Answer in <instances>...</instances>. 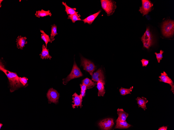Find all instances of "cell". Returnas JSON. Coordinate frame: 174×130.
I'll use <instances>...</instances> for the list:
<instances>
[{
	"label": "cell",
	"mask_w": 174,
	"mask_h": 130,
	"mask_svg": "<svg viewBox=\"0 0 174 130\" xmlns=\"http://www.w3.org/2000/svg\"><path fill=\"white\" fill-rule=\"evenodd\" d=\"M0 70L5 74L8 79L11 92H13L23 86L20 83L19 80V77L17 73L7 70L1 60L0 63Z\"/></svg>",
	"instance_id": "1"
},
{
	"label": "cell",
	"mask_w": 174,
	"mask_h": 130,
	"mask_svg": "<svg viewBox=\"0 0 174 130\" xmlns=\"http://www.w3.org/2000/svg\"><path fill=\"white\" fill-rule=\"evenodd\" d=\"M162 34L166 37H170L174 34V22L173 20L165 21L162 26Z\"/></svg>",
	"instance_id": "2"
},
{
	"label": "cell",
	"mask_w": 174,
	"mask_h": 130,
	"mask_svg": "<svg viewBox=\"0 0 174 130\" xmlns=\"http://www.w3.org/2000/svg\"><path fill=\"white\" fill-rule=\"evenodd\" d=\"M101 2L102 8L106 13L107 15H112L116 8L115 2L111 0H101Z\"/></svg>",
	"instance_id": "3"
},
{
	"label": "cell",
	"mask_w": 174,
	"mask_h": 130,
	"mask_svg": "<svg viewBox=\"0 0 174 130\" xmlns=\"http://www.w3.org/2000/svg\"><path fill=\"white\" fill-rule=\"evenodd\" d=\"M83 76L82 73L74 61L70 73L66 78L63 79V84L65 85H66L68 82L71 79Z\"/></svg>",
	"instance_id": "4"
},
{
	"label": "cell",
	"mask_w": 174,
	"mask_h": 130,
	"mask_svg": "<svg viewBox=\"0 0 174 130\" xmlns=\"http://www.w3.org/2000/svg\"><path fill=\"white\" fill-rule=\"evenodd\" d=\"M143 46L148 49L153 44L152 36L149 28H147L145 32L141 37Z\"/></svg>",
	"instance_id": "5"
},
{
	"label": "cell",
	"mask_w": 174,
	"mask_h": 130,
	"mask_svg": "<svg viewBox=\"0 0 174 130\" xmlns=\"http://www.w3.org/2000/svg\"><path fill=\"white\" fill-rule=\"evenodd\" d=\"M81 66L83 67L84 70L88 72L91 76L96 69V66L93 63L83 57L81 58Z\"/></svg>",
	"instance_id": "6"
},
{
	"label": "cell",
	"mask_w": 174,
	"mask_h": 130,
	"mask_svg": "<svg viewBox=\"0 0 174 130\" xmlns=\"http://www.w3.org/2000/svg\"><path fill=\"white\" fill-rule=\"evenodd\" d=\"M142 6L140 7L139 11L142 14L143 16L148 14L152 10L153 4L150 1L142 0Z\"/></svg>",
	"instance_id": "7"
},
{
	"label": "cell",
	"mask_w": 174,
	"mask_h": 130,
	"mask_svg": "<svg viewBox=\"0 0 174 130\" xmlns=\"http://www.w3.org/2000/svg\"><path fill=\"white\" fill-rule=\"evenodd\" d=\"M49 103L57 104L58 102L59 94L57 91L52 88L49 89L47 94Z\"/></svg>",
	"instance_id": "8"
},
{
	"label": "cell",
	"mask_w": 174,
	"mask_h": 130,
	"mask_svg": "<svg viewBox=\"0 0 174 130\" xmlns=\"http://www.w3.org/2000/svg\"><path fill=\"white\" fill-rule=\"evenodd\" d=\"M114 124L113 119L108 118L103 119L100 121L98 125L101 129L110 130Z\"/></svg>",
	"instance_id": "9"
},
{
	"label": "cell",
	"mask_w": 174,
	"mask_h": 130,
	"mask_svg": "<svg viewBox=\"0 0 174 130\" xmlns=\"http://www.w3.org/2000/svg\"><path fill=\"white\" fill-rule=\"evenodd\" d=\"M160 78L159 80L162 82L169 84L171 87V90L174 94V84L171 79L168 77L166 72L164 71L161 73V75L159 77Z\"/></svg>",
	"instance_id": "10"
},
{
	"label": "cell",
	"mask_w": 174,
	"mask_h": 130,
	"mask_svg": "<svg viewBox=\"0 0 174 130\" xmlns=\"http://www.w3.org/2000/svg\"><path fill=\"white\" fill-rule=\"evenodd\" d=\"M72 99L73 101L72 102L74 104L72 105V107L74 108L76 107H78L79 106L80 108H81L83 97L82 95L81 94L78 95L75 93L72 95Z\"/></svg>",
	"instance_id": "11"
},
{
	"label": "cell",
	"mask_w": 174,
	"mask_h": 130,
	"mask_svg": "<svg viewBox=\"0 0 174 130\" xmlns=\"http://www.w3.org/2000/svg\"><path fill=\"white\" fill-rule=\"evenodd\" d=\"M92 80L96 82L100 81L105 83L103 73L101 69H99L93 74Z\"/></svg>",
	"instance_id": "12"
},
{
	"label": "cell",
	"mask_w": 174,
	"mask_h": 130,
	"mask_svg": "<svg viewBox=\"0 0 174 130\" xmlns=\"http://www.w3.org/2000/svg\"><path fill=\"white\" fill-rule=\"evenodd\" d=\"M118 117L116 122H122L126 120L128 115V114L125 112L123 109L118 108L117 110Z\"/></svg>",
	"instance_id": "13"
},
{
	"label": "cell",
	"mask_w": 174,
	"mask_h": 130,
	"mask_svg": "<svg viewBox=\"0 0 174 130\" xmlns=\"http://www.w3.org/2000/svg\"><path fill=\"white\" fill-rule=\"evenodd\" d=\"M27 38L26 37H22L21 36H18L16 39V42L17 47L18 49L21 50L23 49L25 45L27 43L26 41Z\"/></svg>",
	"instance_id": "14"
},
{
	"label": "cell",
	"mask_w": 174,
	"mask_h": 130,
	"mask_svg": "<svg viewBox=\"0 0 174 130\" xmlns=\"http://www.w3.org/2000/svg\"><path fill=\"white\" fill-rule=\"evenodd\" d=\"M136 100H137V103L138 104L139 107H141L145 111L147 108L146 104L148 102V100H147L146 98L143 97L141 98L138 97L136 99Z\"/></svg>",
	"instance_id": "15"
},
{
	"label": "cell",
	"mask_w": 174,
	"mask_h": 130,
	"mask_svg": "<svg viewBox=\"0 0 174 130\" xmlns=\"http://www.w3.org/2000/svg\"><path fill=\"white\" fill-rule=\"evenodd\" d=\"M101 10L91 15L82 20L84 23H87L89 24H91L95 19L100 13Z\"/></svg>",
	"instance_id": "16"
},
{
	"label": "cell",
	"mask_w": 174,
	"mask_h": 130,
	"mask_svg": "<svg viewBox=\"0 0 174 130\" xmlns=\"http://www.w3.org/2000/svg\"><path fill=\"white\" fill-rule=\"evenodd\" d=\"M42 48L41 53L39 55L40 56L41 58L42 59H49L51 60L52 57L49 54V50L44 44L43 45Z\"/></svg>",
	"instance_id": "17"
},
{
	"label": "cell",
	"mask_w": 174,
	"mask_h": 130,
	"mask_svg": "<svg viewBox=\"0 0 174 130\" xmlns=\"http://www.w3.org/2000/svg\"><path fill=\"white\" fill-rule=\"evenodd\" d=\"M105 83L99 81L97 82V88L98 90V96H103L105 93L104 85Z\"/></svg>",
	"instance_id": "18"
},
{
	"label": "cell",
	"mask_w": 174,
	"mask_h": 130,
	"mask_svg": "<svg viewBox=\"0 0 174 130\" xmlns=\"http://www.w3.org/2000/svg\"><path fill=\"white\" fill-rule=\"evenodd\" d=\"M52 15L50 10H48V11H46L42 9L40 10L36 11V13L35 14L36 17L39 18H40V17H43L47 16H51Z\"/></svg>",
	"instance_id": "19"
},
{
	"label": "cell",
	"mask_w": 174,
	"mask_h": 130,
	"mask_svg": "<svg viewBox=\"0 0 174 130\" xmlns=\"http://www.w3.org/2000/svg\"><path fill=\"white\" fill-rule=\"evenodd\" d=\"M62 4L65 7V11L68 15L77 14L78 12L76 11V9L75 8H71L68 6L65 2H62Z\"/></svg>",
	"instance_id": "20"
},
{
	"label": "cell",
	"mask_w": 174,
	"mask_h": 130,
	"mask_svg": "<svg viewBox=\"0 0 174 130\" xmlns=\"http://www.w3.org/2000/svg\"><path fill=\"white\" fill-rule=\"evenodd\" d=\"M116 125L115 126V128L126 129L131 126V125L128 124L126 121L122 122H116Z\"/></svg>",
	"instance_id": "21"
},
{
	"label": "cell",
	"mask_w": 174,
	"mask_h": 130,
	"mask_svg": "<svg viewBox=\"0 0 174 130\" xmlns=\"http://www.w3.org/2000/svg\"><path fill=\"white\" fill-rule=\"evenodd\" d=\"M82 83L85 85L88 89L91 88L96 85V83L88 78H86L83 80Z\"/></svg>",
	"instance_id": "22"
},
{
	"label": "cell",
	"mask_w": 174,
	"mask_h": 130,
	"mask_svg": "<svg viewBox=\"0 0 174 130\" xmlns=\"http://www.w3.org/2000/svg\"><path fill=\"white\" fill-rule=\"evenodd\" d=\"M57 28V26L55 24L51 25V31L50 37L51 43L55 40L54 37L58 34Z\"/></svg>",
	"instance_id": "23"
},
{
	"label": "cell",
	"mask_w": 174,
	"mask_h": 130,
	"mask_svg": "<svg viewBox=\"0 0 174 130\" xmlns=\"http://www.w3.org/2000/svg\"><path fill=\"white\" fill-rule=\"evenodd\" d=\"M41 33V38L45 42V46L47 47V44L48 42L51 43V40L49 36L46 34L43 30H40Z\"/></svg>",
	"instance_id": "24"
},
{
	"label": "cell",
	"mask_w": 174,
	"mask_h": 130,
	"mask_svg": "<svg viewBox=\"0 0 174 130\" xmlns=\"http://www.w3.org/2000/svg\"><path fill=\"white\" fill-rule=\"evenodd\" d=\"M133 86L130 87L129 88H126L121 87L119 91L120 94L123 95H125L128 94H131L130 92L132 91L133 89Z\"/></svg>",
	"instance_id": "25"
},
{
	"label": "cell",
	"mask_w": 174,
	"mask_h": 130,
	"mask_svg": "<svg viewBox=\"0 0 174 130\" xmlns=\"http://www.w3.org/2000/svg\"><path fill=\"white\" fill-rule=\"evenodd\" d=\"M80 16L79 14L69 15H68L67 18L71 19L73 23H74L76 21L81 20L80 18Z\"/></svg>",
	"instance_id": "26"
},
{
	"label": "cell",
	"mask_w": 174,
	"mask_h": 130,
	"mask_svg": "<svg viewBox=\"0 0 174 130\" xmlns=\"http://www.w3.org/2000/svg\"><path fill=\"white\" fill-rule=\"evenodd\" d=\"M164 52L163 50H160L159 53H158L156 52L154 53L156 55L158 62L159 63H160V60H162L163 58V54Z\"/></svg>",
	"instance_id": "27"
},
{
	"label": "cell",
	"mask_w": 174,
	"mask_h": 130,
	"mask_svg": "<svg viewBox=\"0 0 174 130\" xmlns=\"http://www.w3.org/2000/svg\"><path fill=\"white\" fill-rule=\"evenodd\" d=\"M28 80V79L24 77H20L19 78V80L20 83L24 86L26 85Z\"/></svg>",
	"instance_id": "28"
},
{
	"label": "cell",
	"mask_w": 174,
	"mask_h": 130,
	"mask_svg": "<svg viewBox=\"0 0 174 130\" xmlns=\"http://www.w3.org/2000/svg\"><path fill=\"white\" fill-rule=\"evenodd\" d=\"M149 61V60L145 59H142L141 60V61L142 64V66L143 67H146L148 64Z\"/></svg>",
	"instance_id": "29"
},
{
	"label": "cell",
	"mask_w": 174,
	"mask_h": 130,
	"mask_svg": "<svg viewBox=\"0 0 174 130\" xmlns=\"http://www.w3.org/2000/svg\"><path fill=\"white\" fill-rule=\"evenodd\" d=\"M80 86L81 89V91L85 92L87 89L86 85L82 83V84H80Z\"/></svg>",
	"instance_id": "30"
},
{
	"label": "cell",
	"mask_w": 174,
	"mask_h": 130,
	"mask_svg": "<svg viewBox=\"0 0 174 130\" xmlns=\"http://www.w3.org/2000/svg\"><path fill=\"white\" fill-rule=\"evenodd\" d=\"M167 127L166 126H163L161 127H159L158 130H167Z\"/></svg>",
	"instance_id": "31"
},
{
	"label": "cell",
	"mask_w": 174,
	"mask_h": 130,
	"mask_svg": "<svg viewBox=\"0 0 174 130\" xmlns=\"http://www.w3.org/2000/svg\"><path fill=\"white\" fill-rule=\"evenodd\" d=\"M80 92V94L82 95V97H84L85 95V92L81 91Z\"/></svg>",
	"instance_id": "32"
},
{
	"label": "cell",
	"mask_w": 174,
	"mask_h": 130,
	"mask_svg": "<svg viewBox=\"0 0 174 130\" xmlns=\"http://www.w3.org/2000/svg\"><path fill=\"white\" fill-rule=\"evenodd\" d=\"M3 1V0H0V7L1 8V7L2 5L1 4V2Z\"/></svg>",
	"instance_id": "33"
},
{
	"label": "cell",
	"mask_w": 174,
	"mask_h": 130,
	"mask_svg": "<svg viewBox=\"0 0 174 130\" xmlns=\"http://www.w3.org/2000/svg\"><path fill=\"white\" fill-rule=\"evenodd\" d=\"M3 124L1 123L0 124V129L1 128V127L2 126Z\"/></svg>",
	"instance_id": "34"
}]
</instances>
